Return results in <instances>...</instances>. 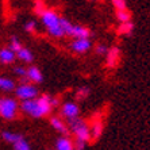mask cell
I'll use <instances>...</instances> for the list:
<instances>
[{
    "label": "cell",
    "instance_id": "cell-1",
    "mask_svg": "<svg viewBox=\"0 0 150 150\" xmlns=\"http://www.w3.org/2000/svg\"><path fill=\"white\" fill-rule=\"evenodd\" d=\"M58 104V100L49 95H42L37 99H30V100L22 101L21 108L23 112L28 114L33 118H42V116L49 115L52 112L53 107Z\"/></svg>",
    "mask_w": 150,
    "mask_h": 150
},
{
    "label": "cell",
    "instance_id": "cell-2",
    "mask_svg": "<svg viewBox=\"0 0 150 150\" xmlns=\"http://www.w3.org/2000/svg\"><path fill=\"white\" fill-rule=\"evenodd\" d=\"M41 21L43 23L47 31L52 37H56V38H61L64 37V30L62 26H61V16L57 15L56 11L53 10H45L41 14Z\"/></svg>",
    "mask_w": 150,
    "mask_h": 150
},
{
    "label": "cell",
    "instance_id": "cell-3",
    "mask_svg": "<svg viewBox=\"0 0 150 150\" xmlns=\"http://www.w3.org/2000/svg\"><path fill=\"white\" fill-rule=\"evenodd\" d=\"M68 129L73 133L76 139L83 141L85 143L91 139V133H89V127H88L87 122L84 119L79 118V116L68 120Z\"/></svg>",
    "mask_w": 150,
    "mask_h": 150
},
{
    "label": "cell",
    "instance_id": "cell-4",
    "mask_svg": "<svg viewBox=\"0 0 150 150\" xmlns=\"http://www.w3.org/2000/svg\"><path fill=\"white\" fill-rule=\"evenodd\" d=\"M18 112V101L15 99H0V116L4 119H14Z\"/></svg>",
    "mask_w": 150,
    "mask_h": 150
},
{
    "label": "cell",
    "instance_id": "cell-5",
    "mask_svg": "<svg viewBox=\"0 0 150 150\" xmlns=\"http://www.w3.org/2000/svg\"><path fill=\"white\" fill-rule=\"evenodd\" d=\"M15 95H16L18 99L23 100H30V99H34L38 96V89L35 85L30 83H25L21 84L18 88H15Z\"/></svg>",
    "mask_w": 150,
    "mask_h": 150
},
{
    "label": "cell",
    "instance_id": "cell-6",
    "mask_svg": "<svg viewBox=\"0 0 150 150\" xmlns=\"http://www.w3.org/2000/svg\"><path fill=\"white\" fill-rule=\"evenodd\" d=\"M80 114V108H79V105L73 101H67V103H64L62 107H61V115H62L64 119H67V120H70V119L73 118H77Z\"/></svg>",
    "mask_w": 150,
    "mask_h": 150
},
{
    "label": "cell",
    "instance_id": "cell-7",
    "mask_svg": "<svg viewBox=\"0 0 150 150\" xmlns=\"http://www.w3.org/2000/svg\"><path fill=\"white\" fill-rule=\"evenodd\" d=\"M91 46L92 43L89 41V38H74L70 47L77 54H83V53H87L88 50L91 49Z\"/></svg>",
    "mask_w": 150,
    "mask_h": 150
},
{
    "label": "cell",
    "instance_id": "cell-8",
    "mask_svg": "<svg viewBox=\"0 0 150 150\" xmlns=\"http://www.w3.org/2000/svg\"><path fill=\"white\" fill-rule=\"evenodd\" d=\"M120 61V50L119 47L114 46L111 49H108L107 54H105V65L108 68H115Z\"/></svg>",
    "mask_w": 150,
    "mask_h": 150
},
{
    "label": "cell",
    "instance_id": "cell-9",
    "mask_svg": "<svg viewBox=\"0 0 150 150\" xmlns=\"http://www.w3.org/2000/svg\"><path fill=\"white\" fill-rule=\"evenodd\" d=\"M91 35H92V33L89 28L80 26V25H73L72 26V30H70L69 37H73V38H89Z\"/></svg>",
    "mask_w": 150,
    "mask_h": 150
},
{
    "label": "cell",
    "instance_id": "cell-10",
    "mask_svg": "<svg viewBox=\"0 0 150 150\" xmlns=\"http://www.w3.org/2000/svg\"><path fill=\"white\" fill-rule=\"evenodd\" d=\"M26 77L28 79V81H31L34 84H39L43 81V76H42L41 70L37 67H31L26 70Z\"/></svg>",
    "mask_w": 150,
    "mask_h": 150
},
{
    "label": "cell",
    "instance_id": "cell-11",
    "mask_svg": "<svg viewBox=\"0 0 150 150\" xmlns=\"http://www.w3.org/2000/svg\"><path fill=\"white\" fill-rule=\"evenodd\" d=\"M56 150H74V143L69 137H59L56 141Z\"/></svg>",
    "mask_w": 150,
    "mask_h": 150
},
{
    "label": "cell",
    "instance_id": "cell-12",
    "mask_svg": "<svg viewBox=\"0 0 150 150\" xmlns=\"http://www.w3.org/2000/svg\"><path fill=\"white\" fill-rule=\"evenodd\" d=\"M50 125H52L53 129L56 130V131H58V133H61V134H67L68 133V126L65 125V122H64L61 118L53 116V118L50 119Z\"/></svg>",
    "mask_w": 150,
    "mask_h": 150
},
{
    "label": "cell",
    "instance_id": "cell-13",
    "mask_svg": "<svg viewBox=\"0 0 150 150\" xmlns=\"http://www.w3.org/2000/svg\"><path fill=\"white\" fill-rule=\"evenodd\" d=\"M15 53L10 47H4L0 50V61L3 64H12L15 59Z\"/></svg>",
    "mask_w": 150,
    "mask_h": 150
},
{
    "label": "cell",
    "instance_id": "cell-14",
    "mask_svg": "<svg viewBox=\"0 0 150 150\" xmlns=\"http://www.w3.org/2000/svg\"><path fill=\"white\" fill-rule=\"evenodd\" d=\"M15 56H16L19 59H22L23 62L30 64V62L33 61V54H31V52H30L28 49H26V47H23V46H22L21 49H19L16 53H15Z\"/></svg>",
    "mask_w": 150,
    "mask_h": 150
},
{
    "label": "cell",
    "instance_id": "cell-15",
    "mask_svg": "<svg viewBox=\"0 0 150 150\" xmlns=\"http://www.w3.org/2000/svg\"><path fill=\"white\" fill-rule=\"evenodd\" d=\"M134 30V25L131 23V21L129 22H123L120 23L118 27V34L119 35H130Z\"/></svg>",
    "mask_w": 150,
    "mask_h": 150
},
{
    "label": "cell",
    "instance_id": "cell-16",
    "mask_svg": "<svg viewBox=\"0 0 150 150\" xmlns=\"http://www.w3.org/2000/svg\"><path fill=\"white\" fill-rule=\"evenodd\" d=\"M101 131H103V125L100 122H96L92 125V127H89V133H91V139H98L99 137L101 135Z\"/></svg>",
    "mask_w": 150,
    "mask_h": 150
},
{
    "label": "cell",
    "instance_id": "cell-17",
    "mask_svg": "<svg viewBox=\"0 0 150 150\" xmlns=\"http://www.w3.org/2000/svg\"><path fill=\"white\" fill-rule=\"evenodd\" d=\"M116 19H118L120 23L131 21V12H130L127 8H123V10H116Z\"/></svg>",
    "mask_w": 150,
    "mask_h": 150
},
{
    "label": "cell",
    "instance_id": "cell-18",
    "mask_svg": "<svg viewBox=\"0 0 150 150\" xmlns=\"http://www.w3.org/2000/svg\"><path fill=\"white\" fill-rule=\"evenodd\" d=\"M0 89L3 91H12L15 89V83L7 77H0Z\"/></svg>",
    "mask_w": 150,
    "mask_h": 150
},
{
    "label": "cell",
    "instance_id": "cell-19",
    "mask_svg": "<svg viewBox=\"0 0 150 150\" xmlns=\"http://www.w3.org/2000/svg\"><path fill=\"white\" fill-rule=\"evenodd\" d=\"M1 137H3V139L8 143H14V142H16L18 139L22 138L21 134H15V133H11V131H4V133L1 134Z\"/></svg>",
    "mask_w": 150,
    "mask_h": 150
},
{
    "label": "cell",
    "instance_id": "cell-20",
    "mask_svg": "<svg viewBox=\"0 0 150 150\" xmlns=\"http://www.w3.org/2000/svg\"><path fill=\"white\" fill-rule=\"evenodd\" d=\"M12 146H14V150H30V146H28V143L26 142V139L23 137L21 139H18L16 142L12 143Z\"/></svg>",
    "mask_w": 150,
    "mask_h": 150
},
{
    "label": "cell",
    "instance_id": "cell-21",
    "mask_svg": "<svg viewBox=\"0 0 150 150\" xmlns=\"http://www.w3.org/2000/svg\"><path fill=\"white\" fill-rule=\"evenodd\" d=\"M88 95H89V88L81 87V88H79L76 92V99L77 100H84V99L88 98Z\"/></svg>",
    "mask_w": 150,
    "mask_h": 150
},
{
    "label": "cell",
    "instance_id": "cell-22",
    "mask_svg": "<svg viewBox=\"0 0 150 150\" xmlns=\"http://www.w3.org/2000/svg\"><path fill=\"white\" fill-rule=\"evenodd\" d=\"M22 47V43L21 42H19V39L18 38H15V37H12V38H11V45H10V49L12 50V52L14 53H16L18 50L21 49Z\"/></svg>",
    "mask_w": 150,
    "mask_h": 150
},
{
    "label": "cell",
    "instance_id": "cell-23",
    "mask_svg": "<svg viewBox=\"0 0 150 150\" xmlns=\"http://www.w3.org/2000/svg\"><path fill=\"white\" fill-rule=\"evenodd\" d=\"M95 52L98 53L99 56H105L107 52H108V47H107L105 45H103V43H100V45H98L96 47H95Z\"/></svg>",
    "mask_w": 150,
    "mask_h": 150
},
{
    "label": "cell",
    "instance_id": "cell-24",
    "mask_svg": "<svg viewBox=\"0 0 150 150\" xmlns=\"http://www.w3.org/2000/svg\"><path fill=\"white\" fill-rule=\"evenodd\" d=\"M112 4H114V7L116 10H123V8H127L126 6V0H111Z\"/></svg>",
    "mask_w": 150,
    "mask_h": 150
},
{
    "label": "cell",
    "instance_id": "cell-25",
    "mask_svg": "<svg viewBox=\"0 0 150 150\" xmlns=\"http://www.w3.org/2000/svg\"><path fill=\"white\" fill-rule=\"evenodd\" d=\"M35 27H37V23H35L34 21H28L27 23H26V26H25V30L27 33H33L35 30Z\"/></svg>",
    "mask_w": 150,
    "mask_h": 150
},
{
    "label": "cell",
    "instance_id": "cell-26",
    "mask_svg": "<svg viewBox=\"0 0 150 150\" xmlns=\"http://www.w3.org/2000/svg\"><path fill=\"white\" fill-rule=\"evenodd\" d=\"M73 143H74V150H85V146H87V143L79 139H76V142Z\"/></svg>",
    "mask_w": 150,
    "mask_h": 150
},
{
    "label": "cell",
    "instance_id": "cell-27",
    "mask_svg": "<svg viewBox=\"0 0 150 150\" xmlns=\"http://www.w3.org/2000/svg\"><path fill=\"white\" fill-rule=\"evenodd\" d=\"M14 72H15V74H16V76H19V77L26 76V69L23 67H16L14 69Z\"/></svg>",
    "mask_w": 150,
    "mask_h": 150
},
{
    "label": "cell",
    "instance_id": "cell-28",
    "mask_svg": "<svg viewBox=\"0 0 150 150\" xmlns=\"http://www.w3.org/2000/svg\"><path fill=\"white\" fill-rule=\"evenodd\" d=\"M96 1H100V0H96Z\"/></svg>",
    "mask_w": 150,
    "mask_h": 150
}]
</instances>
